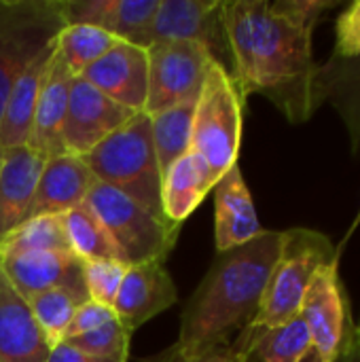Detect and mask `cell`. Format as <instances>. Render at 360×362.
Instances as JSON below:
<instances>
[{
    "label": "cell",
    "mask_w": 360,
    "mask_h": 362,
    "mask_svg": "<svg viewBox=\"0 0 360 362\" xmlns=\"http://www.w3.org/2000/svg\"><path fill=\"white\" fill-rule=\"evenodd\" d=\"M53 53H55V42L49 45L8 89L4 106H2V115H0V151L28 144L32 121H34V110H36L45 78L49 74Z\"/></svg>",
    "instance_id": "44dd1931"
},
{
    "label": "cell",
    "mask_w": 360,
    "mask_h": 362,
    "mask_svg": "<svg viewBox=\"0 0 360 362\" xmlns=\"http://www.w3.org/2000/svg\"><path fill=\"white\" fill-rule=\"evenodd\" d=\"M244 100L236 81L221 66L212 64L195 104L191 151L208 163L219 180L238 165Z\"/></svg>",
    "instance_id": "8992f818"
},
{
    "label": "cell",
    "mask_w": 360,
    "mask_h": 362,
    "mask_svg": "<svg viewBox=\"0 0 360 362\" xmlns=\"http://www.w3.org/2000/svg\"><path fill=\"white\" fill-rule=\"evenodd\" d=\"M223 6L225 0H159L151 28V45L172 40L195 42L233 78L236 68Z\"/></svg>",
    "instance_id": "30bf717a"
},
{
    "label": "cell",
    "mask_w": 360,
    "mask_h": 362,
    "mask_svg": "<svg viewBox=\"0 0 360 362\" xmlns=\"http://www.w3.org/2000/svg\"><path fill=\"white\" fill-rule=\"evenodd\" d=\"M159 0H62L66 25L87 23L110 32L121 42L151 47V28Z\"/></svg>",
    "instance_id": "4fadbf2b"
},
{
    "label": "cell",
    "mask_w": 360,
    "mask_h": 362,
    "mask_svg": "<svg viewBox=\"0 0 360 362\" xmlns=\"http://www.w3.org/2000/svg\"><path fill=\"white\" fill-rule=\"evenodd\" d=\"M45 161L28 144L0 151V242L30 218Z\"/></svg>",
    "instance_id": "2e32d148"
},
{
    "label": "cell",
    "mask_w": 360,
    "mask_h": 362,
    "mask_svg": "<svg viewBox=\"0 0 360 362\" xmlns=\"http://www.w3.org/2000/svg\"><path fill=\"white\" fill-rule=\"evenodd\" d=\"M72 81H74V74L70 72V68L57 55V49H55L51 66H49V74H47L45 85L38 95L32 132H30V140H28V146L38 151L47 159L66 153L64 121H66L68 95H70Z\"/></svg>",
    "instance_id": "ffe728a7"
},
{
    "label": "cell",
    "mask_w": 360,
    "mask_h": 362,
    "mask_svg": "<svg viewBox=\"0 0 360 362\" xmlns=\"http://www.w3.org/2000/svg\"><path fill=\"white\" fill-rule=\"evenodd\" d=\"M134 115L138 112L106 98L83 76H74L64 121L66 153L85 157Z\"/></svg>",
    "instance_id": "8fae6325"
},
{
    "label": "cell",
    "mask_w": 360,
    "mask_h": 362,
    "mask_svg": "<svg viewBox=\"0 0 360 362\" xmlns=\"http://www.w3.org/2000/svg\"><path fill=\"white\" fill-rule=\"evenodd\" d=\"M83 159L98 182L123 193L155 216L168 218L161 206L163 176L153 146L151 117L146 112L134 115Z\"/></svg>",
    "instance_id": "3957f363"
},
{
    "label": "cell",
    "mask_w": 360,
    "mask_h": 362,
    "mask_svg": "<svg viewBox=\"0 0 360 362\" xmlns=\"http://www.w3.org/2000/svg\"><path fill=\"white\" fill-rule=\"evenodd\" d=\"M117 42L119 38H115L110 32L102 28L87 25V23H72L59 32L55 40V49H57V55L70 68V72L74 76H81L91 64H95L102 55H106Z\"/></svg>",
    "instance_id": "4316f807"
},
{
    "label": "cell",
    "mask_w": 360,
    "mask_h": 362,
    "mask_svg": "<svg viewBox=\"0 0 360 362\" xmlns=\"http://www.w3.org/2000/svg\"><path fill=\"white\" fill-rule=\"evenodd\" d=\"M49 352L25 297L0 267V362H47Z\"/></svg>",
    "instance_id": "d6986e66"
},
{
    "label": "cell",
    "mask_w": 360,
    "mask_h": 362,
    "mask_svg": "<svg viewBox=\"0 0 360 362\" xmlns=\"http://www.w3.org/2000/svg\"><path fill=\"white\" fill-rule=\"evenodd\" d=\"M125 272H127V265L119 259L85 261L83 278H85V288H87L89 301L112 310L117 293L125 278Z\"/></svg>",
    "instance_id": "4dcf8cb0"
},
{
    "label": "cell",
    "mask_w": 360,
    "mask_h": 362,
    "mask_svg": "<svg viewBox=\"0 0 360 362\" xmlns=\"http://www.w3.org/2000/svg\"><path fill=\"white\" fill-rule=\"evenodd\" d=\"M115 312L110 308H104V305H98L93 301H85L83 305L76 308L74 312V318L66 331V337L64 341L72 339V337H79V335H85V333H91L104 325H108L110 320H115Z\"/></svg>",
    "instance_id": "836d02e7"
},
{
    "label": "cell",
    "mask_w": 360,
    "mask_h": 362,
    "mask_svg": "<svg viewBox=\"0 0 360 362\" xmlns=\"http://www.w3.org/2000/svg\"><path fill=\"white\" fill-rule=\"evenodd\" d=\"M335 261H339L337 246L325 233L306 227L282 231L280 255L269 274L259 314L246 329L265 331L299 316L314 276Z\"/></svg>",
    "instance_id": "277c9868"
},
{
    "label": "cell",
    "mask_w": 360,
    "mask_h": 362,
    "mask_svg": "<svg viewBox=\"0 0 360 362\" xmlns=\"http://www.w3.org/2000/svg\"><path fill=\"white\" fill-rule=\"evenodd\" d=\"M93 185L95 178L83 157L70 153L49 157L36 187L30 218L62 216L83 206Z\"/></svg>",
    "instance_id": "e0dca14e"
},
{
    "label": "cell",
    "mask_w": 360,
    "mask_h": 362,
    "mask_svg": "<svg viewBox=\"0 0 360 362\" xmlns=\"http://www.w3.org/2000/svg\"><path fill=\"white\" fill-rule=\"evenodd\" d=\"M316 93L320 106L327 102L346 125L352 151H360V59L331 55L318 64Z\"/></svg>",
    "instance_id": "603a6c76"
},
{
    "label": "cell",
    "mask_w": 360,
    "mask_h": 362,
    "mask_svg": "<svg viewBox=\"0 0 360 362\" xmlns=\"http://www.w3.org/2000/svg\"><path fill=\"white\" fill-rule=\"evenodd\" d=\"M359 227H360V208H359V214H356V218H354V223H352V227L348 229V233H346V238H344V242H342V246L337 248V252H342V248H344V246L350 242V238L354 235V231H356Z\"/></svg>",
    "instance_id": "74e56055"
},
{
    "label": "cell",
    "mask_w": 360,
    "mask_h": 362,
    "mask_svg": "<svg viewBox=\"0 0 360 362\" xmlns=\"http://www.w3.org/2000/svg\"><path fill=\"white\" fill-rule=\"evenodd\" d=\"M149 53V93L144 112L149 117L199 100L204 81L212 68L208 51L195 42H155Z\"/></svg>",
    "instance_id": "ba28073f"
},
{
    "label": "cell",
    "mask_w": 360,
    "mask_h": 362,
    "mask_svg": "<svg viewBox=\"0 0 360 362\" xmlns=\"http://www.w3.org/2000/svg\"><path fill=\"white\" fill-rule=\"evenodd\" d=\"M356 341H359V348H360V325H356Z\"/></svg>",
    "instance_id": "ab89813d"
},
{
    "label": "cell",
    "mask_w": 360,
    "mask_h": 362,
    "mask_svg": "<svg viewBox=\"0 0 360 362\" xmlns=\"http://www.w3.org/2000/svg\"><path fill=\"white\" fill-rule=\"evenodd\" d=\"M85 206L104 225L117 248L119 261H123L127 267L149 261L166 263L168 255L176 246L180 231L178 225L155 216L108 185L95 180Z\"/></svg>",
    "instance_id": "5b68a950"
},
{
    "label": "cell",
    "mask_w": 360,
    "mask_h": 362,
    "mask_svg": "<svg viewBox=\"0 0 360 362\" xmlns=\"http://www.w3.org/2000/svg\"><path fill=\"white\" fill-rule=\"evenodd\" d=\"M335 362H360L359 341L354 339V344H352L350 348H346V350H344V354H342V356H339Z\"/></svg>",
    "instance_id": "8d00e7d4"
},
{
    "label": "cell",
    "mask_w": 360,
    "mask_h": 362,
    "mask_svg": "<svg viewBox=\"0 0 360 362\" xmlns=\"http://www.w3.org/2000/svg\"><path fill=\"white\" fill-rule=\"evenodd\" d=\"M81 76L117 104L144 112L149 93V53L144 47L119 40Z\"/></svg>",
    "instance_id": "9a60e30c"
},
{
    "label": "cell",
    "mask_w": 360,
    "mask_h": 362,
    "mask_svg": "<svg viewBox=\"0 0 360 362\" xmlns=\"http://www.w3.org/2000/svg\"><path fill=\"white\" fill-rule=\"evenodd\" d=\"M195 104L197 102L182 104V106H176V108H170V110H163V112L151 117L153 146H155L161 176L180 157H185L191 151Z\"/></svg>",
    "instance_id": "d4e9b609"
},
{
    "label": "cell",
    "mask_w": 360,
    "mask_h": 362,
    "mask_svg": "<svg viewBox=\"0 0 360 362\" xmlns=\"http://www.w3.org/2000/svg\"><path fill=\"white\" fill-rule=\"evenodd\" d=\"M223 13L242 95H265L293 125L310 121L320 108L314 32L276 13L267 0H227Z\"/></svg>",
    "instance_id": "6da1fadb"
},
{
    "label": "cell",
    "mask_w": 360,
    "mask_h": 362,
    "mask_svg": "<svg viewBox=\"0 0 360 362\" xmlns=\"http://www.w3.org/2000/svg\"><path fill=\"white\" fill-rule=\"evenodd\" d=\"M25 301L32 310V316H34L38 329L42 331L45 339H47L49 348H55L57 344H62L66 337V331L74 318V312L81 303L66 291L36 293V295L28 297Z\"/></svg>",
    "instance_id": "f1b7e54d"
},
{
    "label": "cell",
    "mask_w": 360,
    "mask_h": 362,
    "mask_svg": "<svg viewBox=\"0 0 360 362\" xmlns=\"http://www.w3.org/2000/svg\"><path fill=\"white\" fill-rule=\"evenodd\" d=\"M214 244L216 252L238 248L265 229L259 223L252 195L240 165H233L214 185Z\"/></svg>",
    "instance_id": "ac0fdd59"
},
{
    "label": "cell",
    "mask_w": 360,
    "mask_h": 362,
    "mask_svg": "<svg viewBox=\"0 0 360 362\" xmlns=\"http://www.w3.org/2000/svg\"><path fill=\"white\" fill-rule=\"evenodd\" d=\"M176 301L178 291L166 263L149 261L127 267L112 312L117 320L134 333L151 318L176 305Z\"/></svg>",
    "instance_id": "5bb4252c"
},
{
    "label": "cell",
    "mask_w": 360,
    "mask_h": 362,
    "mask_svg": "<svg viewBox=\"0 0 360 362\" xmlns=\"http://www.w3.org/2000/svg\"><path fill=\"white\" fill-rule=\"evenodd\" d=\"M159 362H246V356L236 348V344H223L208 348L195 356H189L185 361H159Z\"/></svg>",
    "instance_id": "e575fe53"
},
{
    "label": "cell",
    "mask_w": 360,
    "mask_h": 362,
    "mask_svg": "<svg viewBox=\"0 0 360 362\" xmlns=\"http://www.w3.org/2000/svg\"><path fill=\"white\" fill-rule=\"evenodd\" d=\"M64 28L62 0H0V115L13 83Z\"/></svg>",
    "instance_id": "52a82bcc"
},
{
    "label": "cell",
    "mask_w": 360,
    "mask_h": 362,
    "mask_svg": "<svg viewBox=\"0 0 360 362\" xmlns=\"http://www.w3.org/2000/svg\"><path fill=\"white\" fill-rule=\"evenodd\" d=\"M299 316L310 331L312 348L327 362H335L354 344L356 325L339 276V261L318 269L303 297Z\"/></svg>",
    "instance_id": "9c48e42d"
},
{
    "label": "cell",
    "mask_w": 360,
    "mask_h": 362,
    "mask_svg": "<svg viewBox=\"0 0 360 362\" xmlns=\"http://www.w3.org/2000/svg\"><path fill=\"white\" fill-rule=\"evenodd\" d=\"M47 362H104V361H98V358L89 356V354H85V352L76 350L74 346H70V344H64V341H62V344H57L55 348H51Z\"/></svg>",
    "instance_id": "d590c367"
},
{
    "label": "cell",
    "mask_w": 360,
    "mask_h": 362,
    "mask_svg": "<svg viewBox=\"0 0 360 362\" xmlns=\"http://www.w3.org/2000/svg\"><path fill=\"white\" fill-rule=\"evenodd\" d=\"M299 362H327V361H325V358H323L314 348H310V350L306 352V356H303Z\"/></svg>",
    "instance_id": "f35d334b"
},
{
    "label": "cell",
    "mask_w": 360,
    "mask_h": 362,
    "mask_svg": "<svg viewBox=\"0 0 360 362\" xmlns=\"http://www.w3.org/2000/svg\"><path fill=\"white\" fill-rule=\"evenodd\" d=\"M282 231H263L255 240L216 252L180 316L178 341L159 361H185L208 348L231 344L259 314L261 299L280 255Z\"/></svg>",
    "instance_id": "7a4b0ae2"
},
{
    "label": "cell",
    "mask_w": 360,
    "mask_h": 362,
    "mask_svg": "<svg viewBox=\"0 0 360 362\" xmlns=\"http://www.w3.org/2000/svg\"><path fill=\"white\" fill-rule=\"evenodd\" d=\"M233 344L246 362H299L312 348L310 331L301 316L265 331L244 329Z\"/></svg>",
    "instance_id": "cb8c5ba5"
},
{
    "label": "cell",
    "mask_w": 360,
    "mask_h": 362,
    "mask_svg": "<svg viewBox=\"0 0 360 362\" xmlns=\"http://www.w3.org/2000/svg\"><path fill=\"white\" fill-rule=\"evenodd\" d=\"M335 57L360 59V0L352 2L335 21Z\"/></svg>",
    "instance_id": "d6a6232c"
},
{
    "label": "cell",
    "mask_w": 360,
    "mask_h": 362,
    "mask_svg": "<svg viewBox=\"0 0 360 362\" xmlns=\"http://www.w3.org/2000/svg\"><path fill=\"white\" fill-rule=\"evenodd\" d=\"M269 4L276 13H280L295 25L314 32V28L323 19V15L329 8L337 6L339 0H276Z\"/></svg>",
    "instance_id": "1f68e13d"
},
{
    "label": "cell",
    "mask_w": 360,
    "mask_h": 362,
    "mask_svg": "<svg viewBox=\"0 0 360 362\" xmlns=\"http://www.w3.org/2000/svg\"><path fill=\"white\" fill-rule=\"evenodd\" d=\"M47 250H70L59 216L30 218L0 242V259Z\"/></svg>",
    "instance_id": "83f0119b"
},
{
    "label": "cell",
    "mask_w": 360,
    "mask_h": 362,
    "mask_svg": "<svg viewBox=\"0 0 360 362\" xmlns=\"http://www.w3.org/2000/svg\"><path fill=\"white\" fill-rule=\"evenodd\" d=\"M0 267L11 280V284L25 299L45 291H66L81 305L89 301L83 278V261L70 250L2 257Z\"/></svg>",
    "instance_id": "7c38bea8"
},
{
    "label": "cell",
    "mask_w": 360,
    "mask_h": 362,
    "mask_svg": "<svg viewBox=\"0 0 360 362\" xmlns=\"http://www.w3.org/2000/svg\"><path fill=\"white\" fill-rule=\"evenodd\" d=\"M62 227L70 246V252L85 261H106V259H119L117 248L112 240L108 238L104 225L98 221V216L83 204L66 214L59 216Z\"/></svg>",
    "instance_id": "484cf974"
},
{
    "label": "cell",
    "mask_w": 360,
    "mask_h": 362,
    "mask_svg": "<svg viewBox=\"0 0 360 362\" xmlns=\"http://www.w3.org/2000/svg\"><path fill=\"white\" fill-rule=\"evenodd\" d=\"M129 337H132V331H127L117 318L110 320L108 325L91 331V333H85V335H79V337H72L64 344H70L74 346L76 350L98 358V361L104 362H127V354H129Z\"/></svg>",
    "instance_id": "f546056e"
},
{
    "label": "cell",
    "mask_w": 360,
    "mask_h": 362,
    "mask_svg": "<svg viewBox=\"0 0 360 362\" xmlns=\"http://www.w3.org/2000/svg\"><path fill=\"white\" fill-rule=\"evenodd\" d=\"M216 182L219 178L212 174L208 163L197 153L189 151L161 178L163 214L180 227L199 208Z\"/></svg>",
    "instance_id": "7402d4cb"
}]
</instances>
